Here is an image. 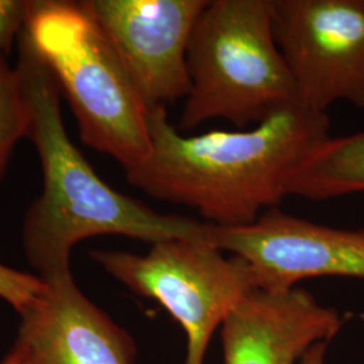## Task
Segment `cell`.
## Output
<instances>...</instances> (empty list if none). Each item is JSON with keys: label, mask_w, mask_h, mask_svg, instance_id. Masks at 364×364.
Here are the masks:
<instances>
[{"label": "cell", "mask_w": 364, "mask_h": 364, "mask_svg": "<svg viewBox=\"0 0 364 364\" xmlns=\"http://www.w3.org/2000/svg\"><path fill=\"white\" fill-rule=\"evenodd\" d=\"M151 150L127 181L161 201L186 205L216 227H245L278 208L299 168L331 139L324 112L290 105L250 130L185 135L166 108L147 114Z\"/></svg>", "instance_id": "obj_1"}, {"label": "cell", "mask_w": 364, "mask_h": 364, "mask_svg": "<svg viewBox=\"0 0 364 364\" xmlns=\"http://www.w3.org/2000/svg\"><path fill=\"white\" fill-rule=\"evenodd\" d=\"M16 70L30 105L27 138L43 174L42 195L27 210L22 243L41 279L70 273L69 257L92 236L122 235L147 243L207 239L209 224L164 215L107 185L70 142L61 115V90L26 28L19 36Z\"/></svg>", "instance_id": "obj_2"}, {"label": "cell", "mask_w": 364, "mask_h": 364, "mask_svg": "<svg viewBox=\"0 0 364 364\" xmlns=\"http://www.w3.org/2000/svg\"><path fill=\"white\" fill-rule=\"evenodd\" d=\"M188 69L183 132L213 119L245 130L299 103L274 37L272 0H209L191 37Z\"/></svg>", "instance_id": "obj_3"}, {"label": "cell", "mask_w": 364, "mask_h": 364, "mask_svg": "<svg viewBox=\"0 0 364 364\" xmlns=\"http://www.w3.org/2000/svg\"><path fill=\"white\" fill-rule=\"evenodd\" d=\"M27 33L76 117L80 138L124 171L144 164L147 114L117 53L81 1H31Z\"/></svg>", "instance_id": "obj_4"}, {"label": "cell", "mask_w": 364, "mask_h": 364, "mask_svg": "<svg viewBox=\"0 0 364 364\" xmlns=\"http://www.w3.org/2000/svg\"><path fill=\"white\" fill-rule=\"evenodd\" d=\"M91 258L138 296L154 299L186 335L183 364H203L215 331L258 289L240 257L225 258L207 239H170L147 254L93 250Z\"/></svg>", "instance_id": "obj_5"}, {"label": "cell", "mask_w": 364, "mask_h": 364, "mask_svg": "<svg viewBox=\"0 0 364 364\" xmlns=\"http://www.w3.org/2000/svg\"><path fill=\"white\" fill-rule=\"evenodd\" d=\"M272 22L299 105L364 111V0H272Z\"/></svg>", "instance_id": "obj_6"}, {"label": "cell", "mask_w": 364, "mask_h": 364, "mask_svg": "<svg viewBox=\"0 0 364 364\" xmlns=\"http://www.w3.org/2000/svg\"><path fill=\"white\" fill-rule=\"evenodd\" d=\"M209 0L81 1L124 66L147 111L191 92L188 48Z\"/></svg>", "instance_id": "obj_7"}, {"label": "cell", "mask_w": 364, "mask_h": 364, "mask_svg": "<svg viewBox=\"0 0 364 364\" xmlns=\"http://www.w3.org/2000/svg\"><path fill=\"white\" fill-rule=\"evenodd\" d=\"M207 240L246 260L263 290L320 277L364 279V230L332 228L273 208L245 227L209 224Z\"/></svg>", "instance_id": "obj_8"}, {"label": "cell", "mask_w": 364, "mask_h": 364, "mask_svg": "<svg viewBox=\"0 0 364 364\" xmlns=\"http://www.w3.org/2000/svg\"><path fill=\"white\" fill-rule=\"evenodd\" d=\"M43 282L46 291L21 314L14 347L23 364L134 363L132 338L82 294L72 274Z\"/></svg>", "instance_id": "obj_9"}, {"label": "cell", "mask_w": 364, "mask_h": 364, "mask_svg": "<svg viewBox=\"0 0 364 364\" xmlns=\"http://www.w3.org/2000/svg\"><path fill=\"white\" fill-rule=\"evenodd\" d=\"M344 324L340 313L301 287L254 289L221 326L224 364H297Z\"/></svg>", "instance_id": "obj_10"}, {"label": "cell", "mask_w": 364, "mask_h": 364, "mask_svg": "<svg viewBox=\"0 0 364 364\" xmlns=\"http://www.w3.org/2000/svg\"><path fill=\"white\" fill-rule=\"evenodd\" d=\"M364 192V131L328 139L299 168L290 195L308 200Z\"/></svg>", "instance_id": "obj_11"}, {"label": "cell", "mask_w": 364, "mask_h": 364, "mask_svg": "<svg viewBox=\"0 0 364 364\" xmlns=\"http://www.w3.org/2000/svg\"><path fill=\"white\" fill-rule=\"evenodd\" d=\"M30 105L16 68L0 57V180L13 154L14 147L27 136Z\"/></svg>", "instance_id": "obj_12"}, {"label": "cell", "mask_w": 364, "mask_h": 364, "mask_svg": "<svg viewBox=\"0 0 364 364\" xmlns=\"http://www.w3.org/2000/svg\"><path fill=\"white\" fill-rule=\"evenodd\" d=\"M46 287L37 275L22 273L0 263V299L9 302L19 316L38 301Z\"/></svg>", "instance_id": "obj_13"}, {"label": "cell", "mask_w": 364, "mask_h": 364, "mask_svg": "<svg viewBox=\"0 0 364 364\" xmlns=\"http://www.w3.org/2000/svg\"><path fill=\"white\" fill-rule=\"evenodd\" d=\"M31 1L0 0V57L11 49L13 41L26 26Z\"/></svg>", "instance_id": "obj_14"}, {"label": "cell", "mask_w": 364, "mask_h": 364, "mask_svg": "<svg viewBox=\"0 0 364 364\" xmlns=\"http://www.w3.org/2000/svg\"><path fill=\"white\" fill-rule=\"evenodd\" d=\"M326 341L316 343L304 353V356L299 359L297 364H326Z\"/></svg>", "instance_id": "obj_15"}, {"label": "cell", "mask_w": 364, "mask_h": 364, "mask_svg": "<svg viewBox=\"0 0 364 364\" xmlns=\"http://www.w3.org/2000/svg\"><path fill=\"white\" fill-rule=\"evenodd\" d=\"M0 364H23V359L19 351L14 347L13 351L10 352Z\"/></svg>", "instance_id": "obj_16"}]
</instances>
